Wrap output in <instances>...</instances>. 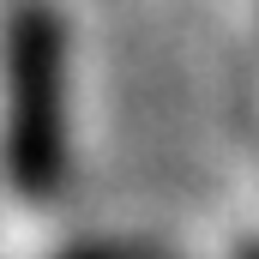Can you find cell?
I'll return each mask as SVG.
<instances>
[{"mask_svg": "<svg viewBox=\"0 0 259 259\" xmlns=\"http://www.w3.org/2000/svg\"><path fill=\"white\" fill-rule=\"evenodd\" d=\"M55 30L24 24L18 36V78H24V109H18V169L36 175L42 169V145L55 151Z\"/></svg>", "mask_w": 259, "mask_h": 259, "instance_id": "1", "label": "cell"}]
</instances>
